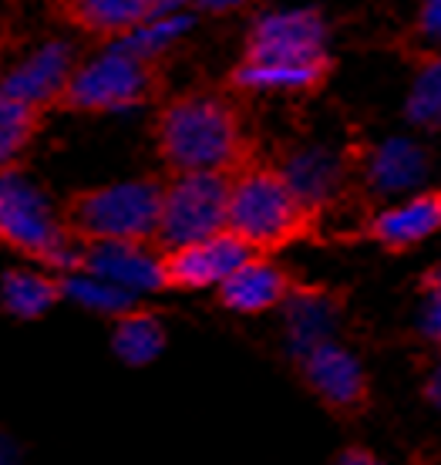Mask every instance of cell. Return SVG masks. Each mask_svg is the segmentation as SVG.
I'll return each mask as SVG.
<instances>
[{
	"instance_id": "1",
	"label": "cell",
	"mask_w": 441,
	"mask_h": 465,
	"mask_svg": "<svg viewBox=\"0 0 441 465\" xmlns=\"http://www.w3.org/2000/svg\"><path fill=\"white\" fill-rule=\"evenodd\" d=\"M159 149L175 173H236L246 155L243 122L220 94H179L159 115Z\"/></svg>"
},
{
	"instance_id": "2",
	"label": "cell",
	"mask_w": 441,
	"mask_h": 465,
	"mask_svg": "<svg viewBox=\"0 0 441 465\" xmlns=\"http://www.w3.org/2000/svg\"><path fill=\"white\" fill-rule=\"evenodd\" d=\"M314 210L303 203L287 175L270 165H246L232 175L230 232L250 250H277L310 230Z\"/></svg>"
},
{
	"instance_id": "3",
	"label": "cell",
	"mask_w": 441,
	"mask_h": 465,
	"mask_svg": "<svg viewBox=\"0 0 441 465\" xmlns=\"http://www.w3.org/2000/svg\"><path fill=\"white\" fill-rule=\"evenodd\" d=\"M0 240L64 273L82 267V246L71 240L51 196L21 169L0 173Z\"/></svg>"
},
{
	"instance_id": "4",
	"label": "cell",
	"mask_w": 441,
	"mask_h": 465,
	"mask_svg": "<svg viewBox=\"0 0 441 465\" xmlns=\"http://www.w3.org/2000/svg\"><path fill=\"white\" fill-rule=\"evenodd\" d=\"M165 186L152 179H125L112 186H98L74 199L71 226L84 240H132L149 243L159 232Z\"/></svg>"
},
{
	"instance_id": "5",
	"label": "cell",
	"mask_w": 441,
	"mask_h": 465,
	"mask_svg": "<svg viewBox=\"0 0 441 465\" xmlns=\"http://www.w3.org/2000/svg\"><path fill=\"white\" fill-rule=\"evenodd\" d=\"M230 173H175L162 193V216L155 240L162 250L196 243L230 230Z\"/></svg>"
},
{
	"instance_id": "6",
	"label": "cell",
	"mask_w": 441,
	"mask_h": 465,
	"mask_svg": "<svg viewBox=\"0 0 441 465\" xmlns=\"http://www.w3.org/2000/svg\"><path fill=\"white\" fill-rule=\"evenodd\" d=\"M149 92V61L135 58V54H128L108 41L105 51H98L82 68H74L64 102L71 108H88V112H128L139 102H145Z\"/></svg>"
},
{
	"instance_id": "7",
	"label": "cell",
	"mask_w": 441,
	"mask_h": 465,
	"mask_svg": "<svg viewBox=\"0 0 441 465\" xmlns=\"http://www.w3.org/2000/svg\"><path fill=\"white\" fill-rule=\"evenodd\" d=\"M250 256L253 250L236 232H212L206 240L165 250V280H169V287H182V291L222 287Z\"/></svg>"
},
{
	"instance_id": "8",
	"label": "cell",
	"mask_w": 441,
	"mask_h": 465,
	"mask_svg": "<svg viewBox=\"0 0 441 465\" xmlns=\"http://www.w3.org/2000/svg\"><path fill=\"white\" fill-rule=\"evenodd\" d=\"M327 27L317 11L297 7V11L263 14L250 27L246 58L256 61H317L327 58L324 51Z\"/></svg>"
},
{
	"instance_id": "9",
	"label": "cell",
	"mask_w": 441,
	"mask_h": 465,
	"mask_svg": "<svg viewBox=\"0 0 441 465\" xmlns=\"http://www.w3.org/2000/svg\"><path fill=\"white\" fill-rule=\"evenodd\" d=\"M82 270L115 283L132 297L169 287L165 280V253L149 243L132 240H88L82 246Z\"/></svg>"
},
{
	"instance_id": "10",
	"label": "cell",
	"mask_w": 441,
	"mask_h": 465,
	"mask_svg": "<svg viewBox=\"0 0 441 465\" xmlns=\"http://www.w3.org/2000/svg\"><path fill=\"white\" fill-rule=\"evenodd\" d=\"M74 74V47L68 41H44L37 45L24 61H17L4 82H0V94L7 98H17L24 105L41 108L54 98H64L68 92V82Z\"/></svg>"
},
{
	"instance_id": "11",
	"label": "cell",
	"mask_w": 441,
	"mask_h": 465,
	"mask_svg": "<svg viewBox=\"0 0 441 465\" xmlns=\"http://www.w3.org/2000/svg\"><path fill=\"white\" fill-rule=\"evenodd\" d=\"M303 378L327 408L340 415H358L368 408V381L360 364L334 341H324L303 354Z\"/></svg>"
},
{
	"instance_id": "12",
	"label": "cell",
	"mask_w": 441,
	"mask_h": 465,
	"mask_svg": "<svg viewBox=\"0 0 441 465\" xmlns=\"http://www.w3.org/2000/svg\"><path fill=\"white\" fill-rule=\"evenodd\" d=\"M290 293V277L277 263H270V260L253 253L220 287V301L230 311H236V314H260V311H270L277 303H287Z\"/></svg>"
},
{
	"instance_id": "13",
	"label": "cell",
	"mask_w": 441,
	"mask_h": 465,
	"mask_svg": "<svg viewBox=\"0 0 441 465\" xmlns=\"http://www.w3.org/2000/svg\"><path fill=\"white\" fill-rule=\"evenodd\" d=\"M279 173L287 175L293 193L310 210H320V206H327L344 189L348 163L327 149H300V152H290V159L279 165Z\"/></svg>"
},
{
	"instance_id": "14",
	"label": "cell",
	"mask_w": 441,
	"mask_h": 465,
	"mask_svg": "<svg viewBox=\"0 0 441 465\" xmlns=\"http://www.w3.org/2000/svg\"><path fill=\"white\" fill-rule=\"evenodd\" d=\"M435 230H441V193H425L405 206L384 210L381 216H374L368 232L387 250H407L428 240Z\"/></svg>"
},
{
	"instance_id": "15",
	"label": "cell",
	"mask_w": 441,
	"mask_h": 465,
	"mask_svg": "<svg viewBox=\"0 0 441 465\" xmlns=\"http://www.w3.org/2000/svg\"><path fill=\"white\" fill-rule=\"evenodd\" d=\"M330 61H256L243 58L236 68L232 82L246 88V92H314L317 84L327 78Z\"/></svg>"
},
{
	"instance_id": "16",
	"label": "cell",
	"mask_w": 441,
	"mask_h": 465,
	"mask_svg": "<svg viewBox=\"0 0 441 465\" xmlns=\"http://www.w3.org/2000/svg\"><path fill=\"white\" fill-rule=\"evenodd\" d=\"M68 14L84 31L122 37L155 14V0H68Z\"/></svg>"
},
{
	"instance_id": "17",
	"label": "cell",
	"mask_w": 441,
	"mask_h": 465,
	"mask_svg": "<svg viewBox=\"0 0 441 465\" xmlns=\"http://www.w3.org/2000/svg\"><path fill=\"white\" fill-rule=\"evenodd\" d=\"M61 283V297H68L74 301L78 307L84 311H92V314H128V311H135V297L115 283H108V280L94 277L88 270H68L64 277L58 280Z\"/></svg>"
},
{
	"instance_id": "18",
	"label": "cell",
	"mask_w": 441,
	"mask_h": 465,
	"mask_svg": "<svg viewBox=\"0 0 441 465\" xmlns=\"http://www.w3.org/2000/svg\"><path fill=\"white\" fill-rule=\"evenodd\" d=\"M61 297L58 280L37 270H7L0 280V301L14 317H41Z\"/></svg>"
},
{
	"instance_id": "19",
	"label": "cell",
	"mask_w": 441,
	"mask_h": 465,
	"mask_svg": "<svg viewBox=\"0 0 441 465\" xmlns=\"http://www.w3.org/2000/svg\"><path fill=\"white\" fill-rule=\"evenodd\" d=\"M330 324H334V303L327 301L324 293L303 291L287 297V327H290V341L300 354L324 344Z\"/></svg>"
},
{
	"instance_id": "20",
	"label": "cell",
	"mask_w": 441,
	"mask_h": 465,
	"mask_svg": "<svg viewBox=\"0 0 441 465\" xmlns=\"http://www.w3.org/2000/svg\"><path fill=\"white\" fill-rule=\"evenodd\" d=\"M189 27H192L189 14H162V17L155 14L149 21H142L139 27H132L128 35L112 37V45H118L122 51H128V54H135V58L152 64V58H159L162 51H169L179 37L186 35Z\"/></svg>"
},
{
	"instance_id": "21",
	"label": "cell",
	"mask_w": 441,
	"mask_h": 465,
	"mask_svg": "<svg viewBox=\"0 0 441 465\" xmlns=\"http://www.w3.org/2000/svg\"><path fill=\"white\" fill-rule=\"evenodd\" d=\"M165 344V331L145 311H128L118 317L115 334H112V348L125 364H149Z\"/></svg>"
},
{
	"instance_id": "22",
	"label": "cell",
	"mask_w": 441,
	"mask_h": 465,
	"mask_svg": "<svg viewBox=\"0 0 441 465\" xmlns=\"http://www.w3.org/2000/svg\"><path fill=\"white\" fill-rule=\"evenodd\" d=\"M425 173V155L411 142H391L371 155L368 163V179L377 189H401L415 183Z\"/></svg>"
},
{
	"instance_id": "23",
	"label": "cell",
	"mask_w": 441,
	"mask_h": 465,
	"mask_svg": "<svg viewBox=\"0 0 441 465\" xmlns=\"http://www.w3.org/2000/svg\"><path fill=\"white\" fill-rule=\"evenodd\" d=\"M34 125H37V108L0 94V173L14 169L21 149L34 135Z\"/></svg>"
},
{
	"instance_id": "24",
	"label": "cell",
	"mask_w": 441,
	"mask_h": 465,
	"mask_svg": "<svg viewBox=\"0 0 441 465\" xmlns=\"http://www.w3.org/2000/svg\"><path fill=\"white\" fill-rule=\"evenodd\" d=\"M407 115L421 122V125H438L441 122V54L421 68V78L415 84Z\"/></svg>"
},
{
	"instance_id": "25",
	"label": "cell",
	"mask_w": 441,
	"mask_h": 465,
	"mask_svg": "<svg viewBox=\"0 0 441 465\" xmlns=\"http://www.w3.org/2000/svg\"><path fill=\"white\" fill-rule=\"evenodd\" d=\"M418 37L425 45H441V0H421L418 11Z\"/></svg>"
},
{
	"instance_id": "26",
	"label": "cell",
	"mask_w": 441,
	"mask_h": 465,
	"mask_svg": "<svg viewBox=\"0 0 441 465\" xmlns=\"http://www.w3.org/2000/svg\"><path fill=\"white\" fill-rule=\"evenodd\" d=\"M199 4V0H155V14L162 17V14H189V7ZM152 14V17H155Z\"/></svg>"
},
{
	"instance_id": "27",
	"label": "cell",
	"mask_w": 441,
	"mask_h": 465,
	"mask_svg": "<svg viewBox=\"0 0 441 465\" xmlns=\"http://www.w3.org/2000/svg\"><path fill=\"white\" fill-rule=\"evenodd\" d=\"M334 465H381V462H377L371 452H364V449H348Z\"/></svg>"
},
{
	"instance_id": "28",
	"label": "cell",
	"mask_w": 441,
	"mask_h": 465,
	"mask_svg": "<svg viewBox=\"0 0 441 465\" xmlns=\"http://www.w3.org/2000/svg\"><path fill=\"white\" fill-rule=\"evenodd\" d=\"M250 4H260V0H199L202 11H236V7H250Z\"/></svg>"
},
{
	"instance_id": "29",
	"label": "cell",
	"mask_w": 441,
	"mask_h": 465,
	"mask_svg": "<svg viewBox=\"0 0 441 465\" xmlns=\"http://www.w3.org/2000/svg\"><path fill=\"white\" fill-rule=\"evenodd\" d=\"M0 465H21V449L0 431Z\"/></svg>"
},
{
	"instance_id": "30",
	"label": "cell",
	"mask_w": 441,
	"mask_h": 465,
	"mask_svg": "<svg viewBox=\"0 0 441 465\" xmlns=\"http://www.w3.org/2000/svg\"><path fill=\"white\" fill-rule=\"evenodd\" d=\"M428 327H431V334H435V338L441 341V297H438V303H435V311H431Z\"/></svg>"
},
{
	"instance_id": "31",
	"label": "cell",
	"mask_w": 441,
	"mask_h": 465,
	"mask_svg": "<svg viewBox=\"0 0 441 465\" xmlns=\"http://www.w3.org/2000/svg\"><path fill=\"white\" fill-rule=\"evenodd\" d=\"M425 283H428V291L435 293V297H441V267L431 270L428 277H425Z\"/></svg>"
},
{
	"instance_id": "32",
	"label": "cell",
	"mask_w": 441,
	"mask_h": 465,
	"mask_svg": "<svg viewBox=\"0 0 441 465\" xmlns=\"http://www.w3.org/2000/svg\"><path fill=\"white\" fill-rule=\"evenodd\" d=\"M431 391H435V398H438V401H441V374H438V381L431 384Z\"/></svg>"
}]
</instances>
